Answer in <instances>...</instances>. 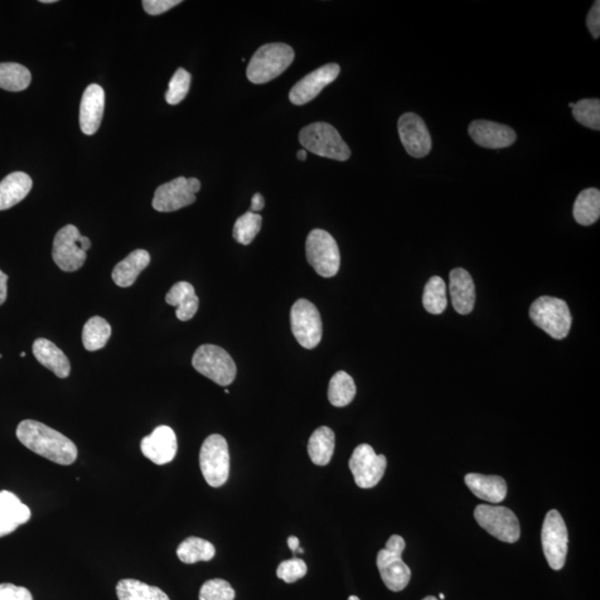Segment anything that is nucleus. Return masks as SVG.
Masks as SVG:
<instances>
[{"label": "nucleus", "mask_w": 600, "mask_h": 600, "mask_svg": "<svg viewBox=\"0 0 600 600\" xmlns=\"http://www.w3.org/2000/svg\"><path fill=\"white\" fill-rule=\"evenodd\" d=\"M192 366L200 374L220 386H229L236 379L235 361L225 350L215 345H202L192 357Z\"/></svg>", "instance_id": "nucleus-7"}, {"label": "nucleus", "mask_w": 600, "mask_h": 600, "mask_svg": "<svg viewBox=\"0 0 600 600\" xmlns=\"http://www.w3.org/2000/svg\"><path fill=\"white\" fill-rule=\"evenodd\" d=\"M166 303L177 307L176 316L182 322L191 321L200 307V298L197 297L195 288L187 282L173 285L166 295Z\"/></svg>", "instance_id": "nucleus-26"}, {"label": "nucleus", "mask_w": 600, "mask_h": 600, "mask_svg": "<svg viewBox=\"0 0 600 600\" xmlns=\"http://www.w3.org/2000/svg\"><path fill=\"white\" fill-rule=\"evenodd\" d=\"M541 544L551 569H563L568 551V530L558 511L546 515L541 530Z\"/></svg>", "instance_id": "nucleus-11"}, {"label": "nucleus", "mask_w": 600, "mask_h": 600, "mask_svg": "<svg viewBox=\"0 0 600 600\" xmlns=\"http://www.w3.org/2000/svg\"><path fill=\"white\" fill-rule=\"evenodd\" d=\"M263 219L256 212L247 211L236 220L232 235L237 243L241 245H249L258 235L261 229Z\"/></svg>", "instance_id": "nucleus-35"}, {"label": "nucleus", "mask_w": 600, "mask_h": 600, "mask_svg": "<svg viewBox=\"0 0 600 600\" xmlns=\"http://www.w3.org/2000/svg\"><path fill=\"white\" fill-rule=\"evenodd\" d=\"M569 108H575V104H573V103H572V104H569Z\"/></svg>", "instance_id": "nucleus-52"}, {"label": "nucleus", "mask_w": 600, "mask_h": 600, "mask_svg": "<svg viewBox=\"0 0 600 600\" xmlns=\"http://www.w3.org/2000/svg\"><path fill=\"white\" fill-rule=\"evenodd\" d=\"M348 600H361V599L358 598L357 596H351L350 598H348Z\"/></svg>", "instance_id": "nucleus-50"}, {"label": "nucleus", "mask_w": 600, "mask_h": 600, "mask_svg": "<svg viewBox=\"0 0 600 600\" xmlns=\"http://www.w3.org/2000/svg\"><path fill=\"white\" fill-rule=\"evenodd\" d=\"M105 109V91L99 85L91 84L82 95L80 111L81 132L94 135L98 130Z\"/></svg>", "instance_id": "nucleus-19"}, {"label": "nucleus", "mask_w": 600, "mask_h": 600, "mask_svg": "<svg viewBox=\"0 0 600 600\" xmlns=\"http://www.w3.org/2000/svg\"><path fill=\"white\" fill-rule=\"evenodd\" d=\"M532 323L555 340H564L572 327V314L567 303L559 298L543 296L531 304Z\"/></svg>", "instance_id": "nucleus-4"}, {"label": "nucleus", "mask_w": 600, "mask_h": 600, "mask_svg": "<svg viewBox=\"0 0 600 600\" xmlns=\"http://www.w3.org/2000/svg\"><path fill=\"white\" fill-rule=\"evenodd\" d=\"M16 435L19 442L33 453L62 466H69L79 457V449L70 438L36 420H23L18 425Z\"/></svg>", "instance_id": "nucleus-1"}, {"label": "nucleus", "mask_w": 600, "mask_h": 600, "mask_svg": "<svg viewBox=\"0 0 600 600\" xmlns=\"http://www.w3.org/2000/svg\"><path fill=\"white\" fill-rule=\"evenodd\" d=\"M149 263L150 255L147 250H134L127 258L115 266L111 277L119 287L133 286L140 273L148 267Z\"/></svg>", "instance_id": "nucleus-25"}, {"label": "nucleus", "mask_w": 600, "mask_h": 600, "mask_svg": "<svg viewBox=\"0 0 600 600\" xmlns=\"http://www.w3.org/2000/svg\"><path fill=\"white\" fill-rule=\"evenodd\" d=\"M197 178L178 177L164 183L155 192L153 207L159 212H172L190 206L196 202V193L201 191Z\"/></svg>", "instance_id": "nucleus-12"}, {"label": "nucleus", "mask_w": 600, "mask_h": 600, "mask_svg": "<svg viewBox=\"0 0 600 600\" xmlns=\"http://www.w3.org/2000/svg\"><path fill=\"white\" fill-rule=\"evenodd\" d=\"M32 188V178L26 173H9L0 182V211H7L19 204L25 200Z\"/></svg>", "instance_id": "nucleus-24"}, {"label": "nucleus", "mask_w": 600, "mask_h": 600, "mask_svg": "<svg viewBox=\"0 0 600 600\" xmlns=\"http://www.w3.org/2000/svg\"><path fill=\"white\" fill-rule=\"evenodd\" d=\"M297 158L299 161L305 162L307 159V150L302 149L297 153Z\"/></svg>", "instance_id": "nucleus-47"}, {"label": "nucleus", "mask_w": 600, "mask_h": 600, "mask_svg": "<svg viewBox=\"0 0 600 600\" xmlns=\"http://www.w3.org/2000/svg\"><path fill=\"white\" fill-rule=\"evenodd\" d=\"M468 133L479 146L490 149L510 147L517 139L515 130L510 126L490 120H475L469 125Z\"/></svg>", "instance_id": "nucleus-18"}, {"label": "nucleus", "mask_w": 600, "mask_h": 600, "mask_svg": "<svg viewBox=\"0 0 600 600\" xmlns=\"http://www.w3.org/2000/svg\"><path fill=\"white\" fill-rule=\"evenodd\" d=\"M475 519L482 529L504 543L514 544L520 539V521L510 508L478 505Z\"/></svg>", "instance_id": "nucleus-9"}, {"label": "nucleus", "mask_w": 600, "mask_h": 600, "mask_svg": "<svg viewBox=\"0 0 600 600\" xmlns=\"http://www.w3.org/2000/svg\"><path fill=\"white\" fill-rule=\"evenodd\" d=\"M573 115L579 124L594 130L600 129L599 99H583L575 104Z\"/></svg>", "instance_id": "nucleus-36"}, {"label": "nucleus", "mask_w": 600, "mask_h": 600, "mask_svg": "<svg viewBox=\"0 0 600 600\" xmlns=\"http://www.w3.org/2000/svg\"><path fill=\"white\" fill-rule=\"evenodd\" d=\"M2 357H3V356H2V355H0V358H2Z\"/></svg>", "instance_id": "nucleus-54"}, {"label": "nucleus", "mask_w": 600, "mask_h": 600, "mask_svg": "<svg viewBox=\"0 0 600 600\" xmlns=\"http://www.w3.org/2000/svg\"><path fill=\"white\" fill-rule=\"evenodd\" d=\"M80 232L74 225H67L57 232L52 246V259L62 272H76L84 266L87 254L80 248Z\"/></svg>", "instance_id": "nucleus-14"}, {"label": "nucleus", "mask_w": 600, "mask_h": 600, "mask_svg": "<svg viewBox=\"0 0 600 600\" xmlns=\"http://www.w3.org/2000/svg\"><path fill=\"white\" fill-rule=\"evenodd\" d=\"M335 450V434L327 426L314 430L308 440V455L312 462L318 466H326L331 463Z\"/></svg>", "instance_id": "nucleus-27"}, {"label": "nucleus", "mask_w": 600, "mask_h": 600, "mask_svg": "<svg viewBox=\"0 0 600 600\" xmlns=\"http://www.w3.org/2000/svg\"><path fill=\"white\" fill-rule=\"evenodd\" d=\"M41 3H42V4H52V3H56V0H41Z\"/></svg>", "instance_id": "nucleus-48"}, {"label": "nucleus", "mask_w": 600, "mask_h": 600, "mask_svg": "<svg viewBox=\"0 0 600 600\" xmlns=\"http://www.w3.org/2000/svg\"><path fill=\"white\" fill-rule=\"evenodd\" d=\"M32 82V74L25 66L16 62H2L0 64V89L7 91H23Z\"/></svg>", "instance_id": "nucleus-32"}, {"label": "nucleus", "mask_w": 600, "mask_h": 600, "mask_svg": "<svg viewBox=\"0 0 600 600\" xmlns=\"http://www.w3.org/2000/svg\"><path fill=\"white\" fill-rule=\"evenodd\" d=\"M574 219L579 225L590 226L600 217V192L588 188L579 193L574 204Z\"/></svg>", "instance_id": "nucleus-28"}, {"label": "nucleus", "mask_w": 600, "mask_h": 600, "mask_svg": "<svg viewBox=\"0 0 600 600\" xmlns=\"http://www.w3.org/2000/svg\"><path fill=\"white\" fill-rule=\"evenodd\" d=\"M307 574V565L303 559L293 558L283 561L277 568V577L285 583L293 584Z\"/></svg>", "instance_id": "nucleus-39"}, {"label": "nucleus", "mask_w": 600, "mask_h": 600, "mask_svg": "<svg viewBox=\"0 0 600 600\" xmlns=\"http://www.w3.org/2000/svg\"><path fill=\"white\" fill-rule=\"evenodd\" d=\"M32 511L14 493L0 492V537L12 534L31 520Z\"/></svg>", "instance_id": "nucleus-20"}, {"label": "nucleus", "mask_w": 600, "mask_h": 600, "mask_svg": "<svg viewBox=\"0 0 600 600\" xmlns=\"http://www.w3.org/2000/svg\"><path fill=\"white\" fill-rule=\"evenodd\" d=\"M306 256L309 265L322 277H333L341 267V253L329 232L314 230L307 237Z\"/></svg>", "instance_id": "nucleus-8"}, {"label": "nucleus", "mask_w": 600, "mask_h": 600, "mask_svg": "<svg viewBox=\"0 0 600 600\" xmlns=\"http://www.w3.org/2000/svg\"><path fill=\"white\" fill-rule=\"evenodd\" d=\"M387 459L384 455H377L369 444L356 447L350 459V469L356 485L364 490L375 487L384 477Z\"/></svg>", "instance_id": "nucleus-13"}, {"label": "nucleus", "mask_w": 600, "mask_h": 600, "mask_svg": "<svg viewBox=\"0 0 600 600\" xmlns=\"http://www.w3.org/2000/svg\"><path fill=\"white\" fill-rule=\"evenodd\" d=\"M294 58V50L286 43L274 42L261 46L247 67V79L253 84H266L282 75L292 65Z\"/></svg>", "instance_id": "nucleus-2"}, {"label": "nucleus", "mask_w": 600, "mask_h": 600, "mask_svg": "<svg viewBox=\"0 0 600 600\" xmlns=\"http://www.w3.org/2000/svg\"><path fill=\"white\" fill-rule=\"evenodd\" d=\"M398 133L406 152L411 157L424 158L432 150V137L420 116L406 113L398 120Z\"/></svg>", "instance_id": "nucleus-15"}, {"label": "nucleus", "mask_w": 600, "mask_h": 600, "mask_svg": "<svg viewBox=\"0 0 600 600\" xmlns=\"http://www.w3.org/2000/svg\"><path fill=\"white\" fill-rule=\"evenodd\" d=\"M33 356L46 369L54 372L58 379H67L70 375L69 358L54 342L38 338L33 345Z\"/></svg>", "instance_id": "nucleus-23"}, {"label": "nucleus", "mask_w": 600, "mask_h": 600, "mask_svg": "<svg viewBox=\"0 0 600 600\" xmlns=\"http://www.w3.org/2000/svg\"><path fill=\"white\" fill-rule=\"evenodd\" d=\"M405 547L403 537L393 535L387 541L385 548L377 555V567L382 582L391 592H401L410 582V569L401 558Z\"/></svg>", "instance_id": "nucleus-5"}, {"label": "nucleus", "mask_w": 600, "mask_h": 600, "mask_svg": "<svg viewBox=\"0 0 600 600\" xmlns=\"http://www.w3.org/2000/svg\"><path fill=\"white\" fill-rule=\"evenodd\" d=\"M111 336V326L106 319L94 316L82 329V343L86 351L96 352L106 346Z\"/></svg>", "instance_id": "nucleus-33"}, {"label": "nucleus", "mask_w": 600, "mask_h": 600, "mask_svg": "<svg viewBox=\"0 0 600 600\" xmlns=\"http://www.w3.org/2000/svg\"><path fill=\"white\" fill-rule=\"evenodd\" d=\"M179 4H182L181 0H144L143 7L147 14L157 16V14L171 11Z\"/></svg>", "instance_id": "nucleus-41"}, {"label": "nucleus", "mask_w": 600, "mask_h": 600, "mask_svg": "<svg viewBox=\"0 0 600 600\" xmlns=\"http://www.w3.org/2000/svg\"><path fill=\"white\" fill-rule=\"evenodd\" d=\"M21 357H26L25 352H23L22 354H21Z\"/></svg>", "instance_id": "nucleus-53"}, {"label": "nucleus", "mask_w": 600, "mask_h": 600, "mask_svg": "<svg viewBox=\"0 0 600 600\" xmlns=\"http://www.w3.org/2000/svg\"><path fill=\"white\" fill-rule=\"evenodd\" d=\"M264 207H265L264 197L261 196V193L259 192L255 193V195L253 196V200H251L250 211L256 212V214H258V211L263 210Z\"/></svg>", "instance_id": "nucleus-44"}, {"label": "nucleus", "mask_w": 600, "mask_h": 600, "mask_svg": "<svg viewBox=\"0 0 600 600\" xmlns=\"http://www.w3.org/2000/svg\"><path fill=\"white\" fill-rule=\"evenodd\" d=\"M299 142L305 150L333 161L345 162L352 155L337 129L327 123L306 126L299 134Z\"/></svg>", "instance_id": "nucleus-3"}, {"label": "nucleus", "mask_w": 600, "mask_h": 600, "mask_svg": "<svg viewBox=\"0 0 600 600\" xmlns=\"http://www.w3.org/2000/svg\"><path fill=\"white\" fill-rule=\"evenodd\" d=\"M235 590L224 579L208 580L202 585L200 592V600H234Z\"/></svg>", "instance_id": "nucleus-38"}, {"label": "nucleus", "mask_w": 600, "mask_h": 600, "mask_svg": "<svg viewBox=\"0 0 600 600\" xmlns=\"http://www.w3.org/2000/svg\"><path fill=\"white\" fill-rule=\"evenodd\" d=\"M587 26L594 38L600 36V3L596 2L590 9L587 17Z\"/></svg>", "instance_id": "nucleus-42"}, {"label": "nucleus", "mask_w": 600, "mask_h": 600, "mask_svg": "<svg viewBox=\"0 0 600 600\" xmlns=\"http://www.w3.org/2000/svg\"><path fill=\"white\" fill-rule=\"evenodd\" d=\"M0 600H33V595L25 587L13 584H0Z\"/></svg>", "instance_id": "nucleus-40"}, {"label": "nucleus", "mask_w": 600, "mask_h": 600, "mask_svg": "<svg viewBox=\"0 0 600 600\" xmlns=\"http://www.w3.org/2000/svg\"><path fill=\"white\" fill-rule=\"evenodd\" d=\"M118 600H171L161 588L149 586L137 579H123L116 587Z\"/></svg>", "instance_id": "nucleus-29"}, {"label": "nucleus", "mask_w": 600, "mask_h": 600, "mask_svg": "<svg viewBox=\"0 0 600 600\" xmlns=\"http://www.w3.org/2000/svg\"><path fill=\"white\" fill-rule=\"evenodd\" d=\"M80 248H81L82 250L86 251V253H87V250L90 249V247H91V241H90V239H89V237H86V236H80Z\"/></svg>", "instance_id": "nucleus-46"}, {"label": "nucleus", "mask_w": 600, "mask_h": 600, "mask_svg": "<svg viewBox=\"0 0 600 600\" xmlns=\"http://www.w3.org/2000/svg\"><path fill=\"white\" fill-rule=\"evenodd\" d=\"M341 67L337 64H328L311 72L297 82L290 90L289 99L294 105L302 106L309 103L321 94L340 75Z\"/></svg>", "instance_id": "nucleus-16"}, {"label": "nucleus", "mask_w": 600, "mask_h": 600, "mask_svg": "<svg viewBox=\"0 0 600 600\" xmlns=\"http://www.w3.org/2000/svg\"><path fill=\"white\" fill-rule=\"evenodd\" d=\"M200 464L208 485L219 488L230 477V456L229 444L221 435L214 434L205 439L201 448Z\"/></svg>", "instance_id": "nucleus-6"}, {"label": "nucleus", "mask_w": 600, "mask_h": 600, "mask_svg": "<svg viewBox=\"0 0 600 600\" xmlns=\"http://www.w3.org/2000/svg\"><path fill=\"white\" fill-rule=\"evenodd\" d=\"M290 323L295 338L300 346L313 350L322 341L323 322L321 314L307 299H298L290 312Z\"/></svg>", "instance_id": "nucleus-10"}, {"label": "nucleus", "mask_w": 600, "mask_h": 600, "mask_svg": "<svg viewBox=\"0 0 600 600\" xmlns=\"http://www.w3.org/2000/svg\"><path fill=\"white\" fill-rule=\"evenodd\" d=\"M356 385L351 375L338 371L333 376L328 387V399L335 408H345L354 400Z\"/></svg>", "instance_id": "nucleus-30"}, {"label": "nucleus", "mask_w": 600, "mask_h": 600, "mask_svg": "<svg viewBox=\"0 0 600 600\" xmlns=\"http://www.w3.org/2000/svg\"><path fill=\"white\" fill-rule=\"evenodd\" d=\"M449 293L453 306L458 314H468L473 312L476 300L475 284L467 270H452L449 275Z\"/></svg>", "instance_id": "nucleus-21"}, {"label": "nucleus", "mask_w": 600, "mask_h": 600, "mask_svg": "<svg viewBox=\"0 0 600 600\" xmlns=\"http://www.w3.org/2000/svg\"><path fill=\"white\" fill-rule=\"evenodd\" d=\"M7 282L8 276L0 270V306H2L7 299Z\"/></svg>", "instance_id": "nucleus-43"}, {"label": "nucleus", "mask_w": 600, "mask_h": 600, "mask_svg": "<svg viewBox=\"0 0 600 600\" xmlns=\"http://www.w3.org/2000/svg\"><path fill=\"white\" fill-rule=\"evenodd\" d=\"M423 600H438V599L436 597H434V596H428V597L424 598Z\"/></svg>", "instance_id": "nucleus-49"}, {"label": "nucleus", "mask_w": 600, "mask_h": 600, "mask_svg": "<svg viewBox=\"0 0 600 600\" xmlns=\"http://www.w3.org/2000/svg\"><path fill=\"white\" fill-rule=\"evenodd\" d=\"M426 311L433 314H440L447 308V287L443 278L434 276L426 284L423 295Z\"/></svg>", "instance_id": "nucleus-34"}, {"label": "nucleus", "mask_w": 600, "mask_h": 600, "mask_svg": "<svg viewBox=\"0 0 600 600\" xmlns=\"http://www.w3.org/2000/svg\"><path fill=\"white\" fill-rule=\"evenodd\" d=\"M299 545H300V541L297 539V537H295V536L289 537V539H288V547H289L290 550L293 551L294 554L296 553V551H298Z\"/></svg>", "instance_id": "nucleus-45"}, {"label": "nucleus", "mask_w": 600, "mask_h": 600, "mask_svg": "<svg viewBox=\"0 0 600 600\" xmlns=\"http://www.w3.org/2000/svg\"><path fill=\"white\" fill-rule=\"evenodd\" d=\"M464 483L471 492L479 500L498 504L505 501L507 496V483L500 476H485L481 473H468Z\"/></svg>", "instance_id": "nucleus-22"}, {"label": "nucleus", "mask_w": 600, "mask_h": 600, "mask_svg": "<svg viewBox=\"0 0 600 600\" xmlns=\"http://www.w3.org/2000/svg\"><path fill=\"white\" fill-rule=\"evenodd\" d=\"M140 449L150 462L156 464H169L177 454L176 434L168 426H159L149 436L143 438Z\"/></svg>", "instance_id": "nucleus-17"}, {"label": "nucleus", "mask_w": 600, "mask_h": 600, "mask_svg": "<svg viewBox=\"0 0 600 600\" xmlns=\"http://www.w3.org/2000/svg\"><path fill=\"white\" fill-rule=\"evenodd\" d=\"M215 546L198 537H190L177 548L178 558L185 564H196L198 561H210L215 558Z\"/></svg>", "instance_id": "nucleus-31"}, {"label": "nucleus", "mask_w": 600, "mask_h": 600, "mask_svg": "<svg viewBox=\"0 0 600 600\" xmlns=\"http://www.w3.org/2000/svg\"><path fill=\"white\" fill-rule=\"evenodd\" d=\"M439 598H440V599H445L444 594H440V595H439Z\"/></svg>", "instance_id": "nucleus-51"}, {"label": "nucleus", "mask_w": 600, "mask_h": 600, "mask_svg": "<svg viewBox=\"0 0 600 600\" xmlns=\"http://www.w3.org/2000/svg\"><path fill=\"white\" fill-rule=\"evenodd\" d=\"M192 76L183 69H179L169 81L166 101L169 105H178L186 98L191 89Z\"/></svg>", "instance_id": "nucleus-37"}]
</instances>
